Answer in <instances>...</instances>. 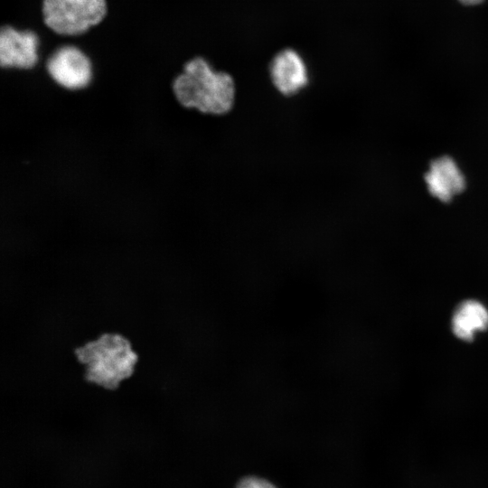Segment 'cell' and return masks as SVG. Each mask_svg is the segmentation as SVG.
<instances>
[{
    "mask_svg": "<svg viewBox=\"0 0 488 488\" xmlns=\"http://www.w3.org/2000/svg\"><path fill=\"white\" fill-rule=\"evenodd\" d=\"M38 37L32 31L4 26L0 31V64L3 68L31 69L38 60Z\"/></svg>",
    "mask_w": 488,
    "mask_h": 488,
    "instance_id": "5b68a950",
    "label": "cell"
},
{
    "mask_svg": "<svg viewBox=\"0 0 488 488\" xmlns=\"http://www.w3.org/2000/svg\"><path fill=\"white\" fill-rule=\"evenodd\" d=\"M465 5H476L483 3L484 0H458Z\"/></svg>",
    "mask_w": 488,
    "mask_h": 488,
    "instance_id": "30bf717a",
    "label": "cell"
},
{
    "mask_svg": "<svg viewBox=\"0 0 488 488\" xmlns=\"http://www.w3.org/2000/svg\"><path fill=\"white\" fill-rule=\"evenodd\" d=\"M177 101L204 114L224 115L233 107L235 85L226 72L214 71L202 58L188 61L173 83Z\"/></svg>",
    "mask_w": 488,
    "mask_h": 488,
    "instance_id": "6da1fadb",
    "label": "cell"
},
{
    "mask_svg": "<svg viewBox=\"0 0 488 488\" xmlns=\"http://www.w3.org/2000/svg\"><path fill=\"white\" fill-rule=\"evenodd\" d=\"M46 68L52 79L68 89L85 88L92 78L89 59L75 46L58 49L48 59Z\"/></svg>",
    "mask_w": 488,
    "mask_h": 488,
    "instance_id": "277c9868",
    "label": "cell"
},
{
    "mask_svg": "<svg viewBox=\"0 0 488 488\" xmlns=\"http://www.w3.org/2000/svg\"><path fill=\"white\" fill-rule=\"evenodd\" d=\"M77 356L87 379L106 389H114L134 371L136 355L129 342L116 333H106L80 347Z\"/></svg>",
    "mask_w": 488,
    "mask_h": 488,
    "instance_id": "7a4b0ae2",
    "label": "cell"
},
{
    "mask_svg": "<svg viewBox=\"0 0 488 488\" xmlns=\"http://www.w3.org/2000/svg\"><path fill=\"white\" fill-rule=\"evenodd\" d=\"M430 193L444 202L451 201L465 188V178L455 162L441 157L432 162L426 174Z\"/></svg>",
    "mask_w": 488,
    "mask_h": 488,
    "instance_id": "52a82bcc",
    "label": "cell"
},
{
    "mask_svg": "<svg viewBox=\"0 0 488 488\" xmlns=\"http://www.w3.org/2000/svg\"><path fill=\"white\" fill-rule=\"evenodd\" d=\"M270 77L276 89L282 94H296L306 86L308 76L302 58L293 50L286 49L274 58Z\"/></svg>",
    "mask_w": 488,
    "mask_h": 488,
    "instance_id": "8992f818",
    "label": "cell"
},
{
    "mask_svg": "<svg viewBox=\"0 0 488 488\" xmlns=\"http://www.w3.org/2000/svg\"><path fill=\"white\" fill-rule=\"evenodd\" d=\"M106 0H43L44 23L58 34L79 35L100 23Z\"/></svg>",
    "mask_w": 488,
    "mask_h": 488,
    "instance_id": "3957f363",
    "label": "cell"
},
{
    "mask_svg": "<svg viewBox=\"0 0 488 488\" xmlns=\"http://www.w3.org/2000/svg\"><path fill=\"white\" fill-rule=\"evenodd\" d=\"M488 328V310L475 300H466L457 305L452 318V330L464 341H472L475 333Z\"/></svg>",
    "mask_w": 488,
    "mask_h": 488,
    "instance_id": "ba28073f",
    "label": "cell"
},
{
    "mask_svg": "<svg viewBox=\"0 0 488 488\" xmlns=\"http://www.w3.org/2000/svg\"><path fill=\"white\" fill-rule=\"evenodd\" d=\"M235 488H278L274 483L267 478L251 474L240 478Z\"/></svg>",
    "mask_w": 488,
    "mask_h": 488,
    "instance_id": "9c48e42d",
    "label": "cell"
}]
</instances>
